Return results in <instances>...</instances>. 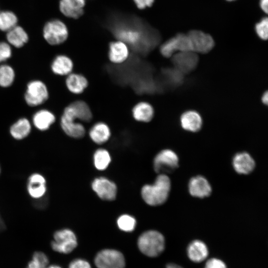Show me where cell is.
Returning <instances> with one entry per match:
<instances>
[{"instance_id":"39","label":"cell","mask_w":268,"mask_h":268,"mask_svg":"<svg viewBox=\"0 0 268 268\" xmlns=\"http://www.w3.org/2000/svg\"><path fill=\"white\" fill-rule=\"evenodd\" d=\"M259 4L261 9L266 13H268V0H260Z\"/></svg>"},{"instance_id":"20","label":"cell","mask_w":268,"mask_h":268,"mask_svg":"<svg viewBox=\"0 0 268 268\" xmlns=\"http://www.w3.org/2000/svg\"><path fill=\"white\" fill-rule=\"evenodd\" d=\"M89 135L92 140L96 144H102L110 138L111 133L109 126L102 122L95 123L90 128Z\"/></svg>"},{"instance_id":"24","label":"cell","mask_w":268,"mask_h":268,"mask_svg":"<svg viewBox=\"0 0 268 268\" xmlns=\"http://www.w3.org/2000/svg\"><path fill=\"white\" fill-rule=\"evenodd\" d=\"M55 115L47 110L37 112L33 117V122L35 127L40 131H46L55 121Z\"/></svg>"},{"instance_id":"15","label":"cell","mask_w":268,"mask_h":268,"mask_svg":"<svg viewBox=\"0 0 268 268\" xmlns=\"http://www.w3.org/2000/svg\"><path fill=\"white\" fill-rule=\"evenodd\" d=\"M85 0H60V10L65 16L77 19L84 13Z\"/></svg>"},{"instance_id":"23","label":"cell","mask_w":268,"mask_h":268,"mask_svg":"<svg viewBox=\"0 0 268 268\" xmlns=\"http://www.w3.org/2000/svg\"><path fill=\"white\" fill-rule=\"evenodd\" d=\"M73 68L72 60L66 55H58L53 60L51 68L54 73L60 75H67Z\"/></svg>"},{"instance_id":"6","label":"cell","mask_w":268,"mask_h":268,"mask_svg":"<svg viewBox=\"0 0 268 268\" xmlns=\"http://www.w3.org/2000/svg\"><path fill=\"white\" fill-rule=\"evenodd\" d=\"M185 51H192L191 42L187 34L178 33L168 39L160 47L161 55L166 57H171L175 53Z\"/></svg>"},{"instance_id":"25","label":"cell","mask_w":268,"mask_h":268,"mask_svg":"<svg viewBox=\"0 0 268 268\" xmlns=\"http://www.w3.org/2000/svg\"><path fill=\"white\" fill-rule=\"evenodd\" d=\"M6 39L10 45L20 48L27 43L28 36L22 27L16 25L7 32Z\"/></svg>"},{"instance_id":"31","label":"cell","mask_w":268,"mask_h":268,"mask_svg":"<svg viewBox=\"0 0 268 268\" xmlns=\"http://www.w3.org/2000/svg\"><path fill=\"white\" fill-rule=\"evenodd\" d=\"M117 225L119 229L125 232H131L135 227L136 221L131 215L123 214L117 219Z\"/></svg>"},{"instance_id":"43","label":"cell","mask_w":268,"mask_h":268,"mask_svg":"<svg viewBox=\"0 0 268 268\" xmlns=\"http://www.w3.org/2000/svg\"><path fill=\"white\" fill-rule=\"evenodd\" d=\"M227 1H234V0H226Z\"/></svg>"},{"instance_id":"40","label":"cell","mask_w":268,"mask_h":268,"mask_svg":"<svg viewBox=\"0 0 268 268\" xmlns=\"http://www.w3.org/2000/svg\"><path fill=\"white\" fill-rule=\"evenodd\" d=\"M262 101L264 104L267 105L268 102V92L266 91L262 97Z\"/></svg>"},{"instance_id":"44","label":"cell","mask_w":268,"mask_h":268,"mask_svg":"<svg viewBox=\"0 0 268 268\" xmlns=\"http://www.w3.org/2000/svg\"><path fill=\"white\" fill-rule=\"evenodd\" d=\"M0 172H1V169H0Z\"/></svg>"},{"instance_id":"16","label":"cell","mask_w":268,"mask_h":268,"mask_svg":"<svg viewBox=\"0 0 268 268\" xmlns=\"http://www.w3.org/2000/svg\"><path fill=\"white\" fill-rule=\"evenodd\" d=\"M232 164L234 170L240 174H248L255 167V162L247 152H242L236 154L233 157Z\"/></svg>"},{"instance_id":"34","label":"cell","mask_w":268,"mask_h":268,"mask_svg":"<svg viewBox=\"0 0 268 268\" xmlns=\"http://www.w3.org/2000/svg\"><path fill=\"white\" fill-rule=\"evenodd\" d=\"M31 259L38 262L45 268L49 265V258L45 253L42 251L35 252Z\"/></svg>"},{"instance_id":"19","label":"cell","mask_w":268,"mask_h":268,"mask_svg":"<svg viewBox=\"0 0 268 268\" xmlns=\"http://www.w3.org/2000/svg\"><path fill=\"white\" fill-rule=\"evenodd\" d=\"M132 115L136 121L148 123L153 119L154 110L153 106L149 103L141 101L134 106L132 109Z\"/></svg>"},{"instance_id":"8","label":"cell","mask_w":268,"mask_h":268,"mask_svg":"<svg viewBox=\"0 0 268 268\" xmlns=\"http://www.w3.org/2000/svg\"><path fill=\"white\" fill-rule=\"evenodd\" d=\"M49 93L46 85L40 80H33L27 84L24 98L30 106H36L45 102Z\"/></svg>"},{"instance_id":"37","label":"cell","mask_w":268,"mask_h":268,"mask_svg":"<svg viewBox=\"0 0 268 268\" xmlns=\"http://www.w3.org/2000/svg\"><path fill=\"white\" fill-rule=\"evenodd\" d=\"M134 3L139 9H143L147 7H150L153 4L155 0H133Z\"/></svg>"},{"instance_id":"12","label":"cell","mask_w":268,"mask_h":268,"mask_svg":"<svg viewBox=\"0 0 268 268\" xmlns=\"http://www.w3.org/2000/svg\"><path fill=\"white\" fill-rule=\"evenodd\" d=\"M78 121L89 122L92 118L91 110L88 105L82 100L75 101L67 106L63 113Z\"/></svg>"},{"instance_id":"36","label":"cell","mask_w":268,"mask_h":268,"mask_svg":"<svg viewBox=\"0 0 268 268\" xmlns=\"http://www.w3.org/2000/svg\"><path fill=\"white\" fill-rule=\"evenodd\" d=\"M68 268H91L90 264L86 261L78 259L71 261Z\"/></svg>"},{"instance_id":"33","label":"cell","mask_w":268,"mask_h":268,"mask_svg":"<svg viewBox=\"0 0 268 268\" xmlns=\"http://www.w3.org/2000/svg\"><path fill=\"white\" fill-rule=\"evenodd\" d=\"M11 56V49L8 44L0 42V63L9 59Z\"/></svg>"},{"instance_id":"13","label":"cell","mask_w":268,"mask_h":268,"mask_svg":"<svg viewBox=\"0 0 268 268\" xmlns=\"http://www.w3.org/2000/svg\"><path fill=\"white\" fill-rule=\"evenodd\" d=\"M27 191L33 199L43 198L47 192V182L45 177L39 173L31 174L27 180Z\"/></svg>"},{"instance_id":"41","label":"cell","mask_w":268,"mask_h":268,"mask_svg":"<svg viewBox=\"0 0 268 268\" xmlns=\"http://www.w3.org/2000/svg\"><path fill=\"white\" fill-rule=\"evenodd\" d=\"M166 268H183L180 266L175 264H168L166 265Z\"/></svg>"},{"instance_id":"9","label":"cell","mask_w":268,"mask_h":268,"mask_svg":"<svg viewBox=\"0 0 268 268\" xmlns=\"http://www.w3.org/2000/svg\"><path fill=\"white\" fill-rule=\"evenodd\" d=\"M171 57L174 67L184 74L195 69L199 62L197 53L193 51L179 52Z\"/></svg>"},{"instance_id":"22","label":"cell","mask_w":268,"mask_h":268,"mask_svg":"<svg viewBox=\"0 0 268 268\" xmlns=\"http://www.w3.org/2000/svg\"><path fill=\"white\" fill-rule=\"evenodd\" d=\"M66 84L70 92L78 94L82 93L87 88L88 81L81 74L70 73L67 77Z\"/></svg>"},{"instance_id":"14","label":"cell","mask_w":268,"mask_h":268,"mask_svg":"<svg viewBox=\"0 0 268 268\" xmlns=\"http://www.w3.org/2000/svg\"><path fill=\"white\" fill-rule=\"evenodd\" d=\"M190 194L194 197L203 198L211 193V186L206 178L202 176H196L191 179L189 183Z\"/></svg>"},{"instance_id":"7","label":"cell","mask_w":268,"mask_h":268,"mask_svg":"<svg viewBox=\"0 0 268 268\" xmlns=\"http://www.w3.org/2000/svg\"><path fill=\"white\" fill-rule=\"evenodd\" d=\"M179 165V158L173 150L166 149L160 151L154 157L153 167L156 173L164 174L175 170Z\"/></svg>"},{"instance_id":"4","label":"cell","mask_w":268,"mask_h":268,"mask_svg":"<svg viewBox=\"0 0 268 268\" xmlns=\"http://www.w3.org/2000/svg\"><path fill=\"white\" fill-rule=\"evenodd\" d=\"M68 35L67 26L58 19L48 21L43 28L44 38L52 45H57L64 43L67 39Z\"/></svg>"},{"instance_id":"18","label":"cell","mask_w":268,"mask_h":268,"mask_svg":"<svg viewBox=\"0 0 268 268\" xmlns=\"http://www.w3.org/2000/svg\"><path fill=\"white\" fill-rule=\"evenodd\" d=\"M181 127L185 130L192 132L199 131L202 126V121L200 114L193 110L184 112L180 117Z\"/></svg>"},{"instance_id":"26","label":"cell","mask_w":268,"mask_h":268,"mask_svg":"<svg viewBox=\"0 0 268 268\" xmlns=\"http://www.w3.org/2000/svg\"><path fill=\"white\" fill-rule=\"evenodd\" d=\"M31 128L29 121L26 118H21L11 126L10 133L14 138L20 140L29 135Z\"/></svg>"},{"instance_id":"28","label":"cell","mask_w":268,"mask_h":268,"mask_svg":"<svg viewBox=\"0 0 268 268\" xmlns=\"http://www.w3.org/2000/svg\"><path fill=\"white\" fill-rule=\"evenodd\" d=\"M93 159L96 168L99 170H104L109 165L111 158L108 150L103 148H99L94 152Z\"/></svg>"},{"instance_id":"1","label":"cell","mask_w":268,"mask_h":268,"mask_svg":"<svg viewBox=\"0 0 268 268\" xmlns=\"http://www.w3.org/2000/svg\"><path fill=\"white\" fill-rule=\"evenodd\" d=\"M171 189V181L164 174H159L151 185H145L141 189V194L143 201L148 205H159L167 200Z\"/></svg>"},{"instance_id":"11","label":"cell","mask_w":268,"mask_h":268,"mask_svg":"<svg viewBox=\"0 0 268 268\" xmlns=\"http://www.w3.org/2000/svg\"><path fill=\"white\" fill-rule=\"evenodd\" d=\"M93 190L102 200L113 201L117 195V187L115 184L105 177L95 179L91 185Z\"/></svg>"},{"instance_id":"27","label":"cell","mask_w":268,"mask_h":268,"mask_svg":"<svg viewBox=\"0 0 268 268\" xmlns=\"http://www.w3.org/2000/svg\"><path fill=\"white\" fill-rule=\"evenodd\" d=\"M116 35L126 44H136L140 40L141 34L137 30L129 27L120 28L116 32Z\"/></svg>"},{"instance_id":"10","label":"cell","mask_w":268,"mask_h":268,"mask_svg":"<svg viewBox=\"0 0 268 268\" xmlns=\"http://www.w3.org/2000/svg\"><path fill=\"white\" fill-rule=\"evenodd\" d=\"M192 51L196 53L205 54L210 52L214 46L212 37L208 34L198 30L188 32Z\"/></svg>"},{"instance_id":"21","label":"cell","mask_w":268,"mask_h":268,"mask_svg":"<svg viewBox=\"0 0 268 268\" xmlns=\"http://www.w3.org/2000/svg\"><path fill=\"white\" fill-rule=\"evenodd\" d=\"M187 254L189 258L193 262L200 263L207 257L208 251L204 243L200 240H196L189 245Z\"/></svg>"},{"instance_id":"29","label":"cell","mask_w":268,"mask_h":268,"mask_svg":"<svg viewBox=\"0 0 268 268\" xmlns=\"http://www.w3.org/2000/svg\"><path fill=\"white\" fill-rule=\"evenodd\" d=\"M17 18L16 15L10 11L0 12V30L7 32L17 25Z\"/></svg>"},{"instance_id":"2","label":"cell","mask_w":268,"mask_h":268,"mask_svg":"<svg viewBox=\"0 0 268 268\" xmlns=\"http://www.w3.org/2000/svg\"><path fill=\"white\" fill-rule=\"evenodd\" d=\"M137 246L140 251L144 255L155 257L164 251L165 239L163 235L157 231H146L138 237Z\"/></svg>"},{"instance_id":"30","label":"cell","mask_w":268,"mask_h":268,"mask_svg":"<svg viewBox=\"0 0 268 268\" xmlns=\"http://www.w3.org/2000/svg\"><path fill=\"white\" fill-rule=\"evenodd\" d=\"M15 77L13 69L9 66H0V86L3 87L10 86L13 83Z\"/></svg>"},{"instance_id":"17","label":"cell","mask_w":268,"mask_h":268,"mask_svg":"<svg viewBox=\"0 0 268 268\" xmlns=\"http://www.w3.org/2000/svg\"><path fill=\"white\" fill-rule=\"evenodd\" d=\"M129 47L125 42L118 40L109 44L108 56L110 61L114 64H121L129 56Z\"/></svg>"},{"instance_id":"35","label":"cell","mask_w":268,"mask_h":268,"mask_svg":"<svg viewBox=\"0 0 268 268\" xmlns=\"http://www.w3.org/2000/svg\"><path fill=\"white\" fill-rule=\"evenodd\" d=\"M204 268H227L225 263L221 260L212 258L208 260L205 265Z\"/></svg>"},{"instance_id":"32","label":"cell","mask_w":268,"mask_h":268,"mask_svg":"<svg viewBox=\"0 0 268 268\" xmlns=\"http://www.w3.org/2000/svg\"><path fill=\"white\" fill-rule=\"evenodd\" d=\"M268 19L267 17L262 18L255 25V29L258 37L263 40L268 39Z\"/></svg>"},{"instance_id":"3","label":"cell","mask_w":268,"mask_h":268,"mask_svg":"<svg viewBox=\"0 0 268 268\" xmlns=\"http://www.w3.org/2000/svg\"><path fill=\"white\" fill-rule=\"evenodd\" d=\"M77 245V241L75 234L67 228L55 231L53 234V239L51 242V247L54 251L64 254L70 253Z\"/></svg>"},{"instance_id":"42","label":"cell","mask_w":268,"mask_h":268,"mask_svg":"<svg viewBox=\"0 0 268 268\" xmlns=\"http://www.w3.org/2000/svg\"><path fill=\"white\" fill-rule=\"evenodd\" d=\"M46 268H62L61 266L55 265V264H52V265H49Z\"/></svg>"},{"instance_id":"5","label":"cell","mask_w":268,"mask_h":268,"mask_svg":"<svg viewBox=\"0 0 268 268\" xmlns=\"http://www.w3.org/2000/svg\"><path fill=\"white\" fill-rule=\"evenodd\" d=\"M94 263L97 268H125V260L119 251L104 249L96 256Z\"/></svg>"},{"instance_id":"38","label":"cell","mask_w":268,"mask_h":268,"mask_svg":"<svg viewBox=\"0 0 268 268\" xmlns=\"http://www.w3.org/2000/svg\"><path fill=\"white\" fill-rule=\"evenodd\" d=\"M26 268H45L37 261L31 260L28 263Z\"/></svg>"}]
</instances>
